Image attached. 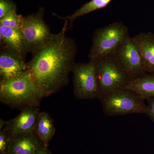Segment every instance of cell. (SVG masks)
I'll use <instances>...</instances> for the list:
<instances>
[{"instance_id":"obj_18","label":"cell","mask_w":154,"mask_h":154,"mask_svg":"<svg viewBox=\"0 0 154 154\" xmlns=\"http://www.w3.org/2000/svg\"><path fill=\"white\" fill-rule=\"evenodd\" d=\"M13 136L5 129L0 130V154H8Z\"/></svg>"},{"instance_id":"obj_8","label":"cell","mask_w":154,"mask_h":154,"mask_svg":"<svg viewBox=\"0 0 154 154\" xmlns=\"http://www.w3.org/2000/svg\"><path fill=\"white\" fill-rule=\"evenodd\" d=\"M112 55L131 79L147 73L138 46L133 37L128 36Z\"/></svg>"},{"instance_id":"obj_1","label":"cell","mask_w":154,"mask_h":154,"mask_svg":"<svg viewBox=\"0 0 154 154\" xmlns=\"http://www.w3.org/2000/svg\"><path fill=\"white\" fill-rule=\"evenodd\" d=\"M69 21L48 44L38 50L28 63V71L42 98L57 93L69 83V75L75 63L78 48L66 36Z\"/></svg>"},{"instance_id":"obj_13","label":"cell","mask_w":154,"mask_h":154,"mask_svg":"<svg viewBox=\"0 0 154 154\" xmlns=\"http://www.w3.org/2000/svg\"><path fill=\"white\" fill-rule=\"evenodd\" d=\"M1 45H6L25 59L27 52L24 38L19 30L0 25Z\"/></svg>"},{"instance_id":"obj_19","label":"cell","mask_w":154,"mask_h":154,"mask_svg":"<svg viewBox=\"0 0 154 154\" xmlns=\"http://www.w3.org/2000/svg\"><path fill=\"white\" fill-rule=\"evenodd\" d=\"M14 11H17V7L12 1L0 0V19Z\"/></svg>"},{"instance_id":"obj_22","label":"cell","mask_w":154,"mask_h":154,"mask_svg":"<svg viewBox=\"0 0 154 154\" xmlns=\"http://www.w3.org/2000/svg\"><path fill=\"white\" fill-rule=\"evenodd\" d=\"M7 121H5L3 119H0V130H2L5 128L7 124Z\"/></svg>"},{"instance_id":"obj_15","label":"cell","mask_w":154,"mask_h":154,"mask_svg":"<svg viewBox=\"0 0 154 154\" xmlns=\"http://www.w3.org/2000/svg\"><path fill=\"white\" fill-rule=\"evenodd\" d=\"M55 131L53 120L47 112H40L34 132L45 146H48L50 142L55 134Z\"/></svg>"},{"instance_id":"obj_16","label":"cell","mask_w":154,"mask_h":154,"mask_svg":"<svg viewBox=\"0 0 154 154\" xmlns=\"http://www.w3.org/2000/svg\"><path fill=\"white\" fill-rule=\"evenodd\" d=\"M113 0H91L90 2L83 5L81 8L75 11L73 14L65 18H60L69 21V28L72 26V24L75 19L89 14L93 11L104 8L107 7Z\"/></svg>"},{"instance_id":"obj_6","label":"cell","mask_w":154,"mask_h":154,"mask_svg":"<svg viewBox=\"0 0 154 154\" xmlns=\"http://www.w3.org/2000/svg\"><path fill=\"white\" fill-rule=\"evenodd\" d=\"M44 14V9L40 8L37 13L22 16L19 30L24 38L27 53L34 54L57 35L51 33L43 19Z\"/></svg>"},{"instance_id":"obj_10","label":"cell","mask_w":154,"mask_h":154,"mask_svg":"<svg viewBox=\"0 0 154 154\" xmlns=\"http://www.w3.org/2000/svg\"><path fill=\"white\" fill-rule=\"evenodd\" d=\"M39 113L38 106H28L23 107L17 117L7 121L4 128L12 136L34 132Z\"/></svg>"},{"instance_id":"obj_17","label":"cell","mask_w":154,"mask_h":154,"mask_svg":"<svg viewBox=\"0 0 154 154\" xmlns=\"http://www.w3.org/2000/svg\"><path fill=\"white\" fill-rule=\"evenodd\" d=\"M22 17V15L17 14V11H12L0 19V25L19 30Z\"/></svg>"},{"instance_id":"obj_2","label":"cell","mask_w":154,"mask_h":154,"mask_svg":"<svg viewBox=\"0 0 154 154\" xmlns=\"http://www.w3.org/2000/svg\"><path fill=\"white\" fill-rule=\"evenodd\" d=\"M41 93L29 71L25 74L6 80H0V101L14 108L38 106Z\"/></svg>"},{"instance_id":"obj_4","label":"cell","mask_w":154,"mask_h":154,"mask_svg":"<svg viewBox=\"0 0 154 154\" xmlns=\"http://www.w3.org/2000/svg\"><path fill=\"white\" fill-rule=\"evenodd\" d=\"M103 112L110 116L131 114H146L145 100L125 88L110 92L99 99Z\"/></svg>"},{"instance_id":"obj_3","label":"cell","mask_w":154,"mask_h":154,"mask_svg":"<svg viewBox=\"0 0 154 154\" xmlns=\"http://www.w3.org/2000/svg\"><path fill=\"white\" fill-rule=\"evenodd\" d=\"M93 60L95 63L100 97L110 92L125 88L131 78L116 60L113 55Z\"/></svg>"},{"instance_id":"obj_14","label":"cell","mask_w":154,"mask_h":154,"mask_svg":"<svg viewBox=\"0 0 154 154\" xmlns=\"http://www.w3.org/2000/svg\"><path fill=\"white\" fill-rule=\"evenodd\" d=\"M125 88L134 92L145 100L154 98V74L146 73L132 79Z\"/></svg>"},{"instance_id":"obj_5","label":"cell","mask_w":154,"mask_h":154,"mask_svg":"<svg viewBox=\"0 0 154 154\" xmlns=\"http://www.w3.org/2000/svg\"><path fill=\"white\" fill-rule=\"evenodd\" d=\"M130 36L128 29L121 22L111 23L98 28L94 32L90 50V60L112 55Z\"/></svg>"},{"instance_id":"obj_11","label":"cell","mask_w":154,"mask_h":154,"mask_svg":"<svg viewBox=\"0 0 154 154\" xmlns=\"http://www.w3.org/2000/svg\"><path fill=\"white\" fill-rule=\"evenodd\" d=\"M44 146L35 132L16 134L13 136L8 154H34Z\"/></svg>"},{"instance_id":"obj_20","label":"cell","mask_w":154,"mask_h":154,"mask_svg":"<svg viewBox=\"0 0 154 154\" xmlns=\"http://www.w3.org/2000/svg\"><path fill=\"white\" fill-rule=\"evenodd\" d=\"M147 110L146 115L154 122V98H151L146 100Z\"/></svg>"},{"instance_id":"obj_9","label":"cell","mask_w":154,"mask_h":154,"mask_svg":"<svg viewBox=\"0 0 154 154\" xmlns=\"http://www.w3.org/2000/svg\"><path fill=\"white\" fill-rule=\"evenodd\" d=\"M28 72V63L6 45L0 50V80L11 79Z\"/></svg>"},{"instance_id":"obj_7","label":"cell","mask_w":154,"mask_h":154,"mask_svg":"<svg viewBox=\"0 0 154 154\" xmlns=\"http://www.w3.org/2000/svg\"><path fill=\"white\" fill-rule=\"evenodd\" d=\"M72 72L74 94L77 99H99V87L94 60H90L87 63H75Z\"/></svg>"},{"instance_id":"obj_21","label":"cell","mask_w":154,"mask_h":154,"mask_svg":"<svg viewBox=\"0 0 154 154\" xmlns=\"http://www.w3.org/2000/svg\"><path fill=\"white\" fill-rule=\"evenodd\" d=\"M34 154H52V153L48 149V146H44L38 150Z\"/></svg>"},{"instance_id":"obj_12","label":"cell","mask_w":154,"mask_h":154,"mask_svg":"<svg viewBox=\"0 0 154 154\" xmlns=\"http://www.w3.org/2000/svg\"><path fill=\"white\" fill-rule=\"evenodd\" d=\"M133 38L140 51L146 72L154 74V33L142 32Z\"/></svg>"}]
</instances>
